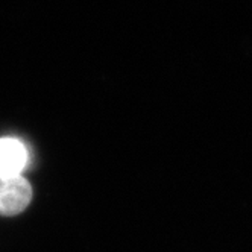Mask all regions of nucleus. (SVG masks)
Wrapping results in <instances>:
<instances>
[{
	"label": "nucleus",
	"mask_w": 252,
	"mask_h": 252,
	"mask_svg": "<svg viewBox=\"0 0 252 252\" xmlns=\"http://www.w3.org/2000/svg\"><path fill=\"white\" fill-rule=\"evenodd\" d=\"M29 151L26 145L14 137L0 138V173L20 176L28 166Z\"/></svg>",
	"instance_id": "nucleus-2"
},
{
	"label": "nucleus",
	"mask_w": 252,
	"mask_h": 252,
	"mask_svg": "<svg viewBox=\"0 0 252 252\" xmlns=\"http://www.w3.org/2000/svg\"><path fill=\"white\" fill-rule=\"evenodd\" d=\"M32 201V187L28 179L0 173V216H15Z\"/></svg>",
	"instance_id": "nucleus-1"
}]
</instances>
